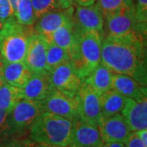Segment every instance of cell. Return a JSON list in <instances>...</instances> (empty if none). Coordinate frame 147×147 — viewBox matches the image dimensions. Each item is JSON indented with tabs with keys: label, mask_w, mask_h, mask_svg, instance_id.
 I'll return each mask as SVG.
<instances>
[{
	"label": "cell",
	"mask_w": 147,
	"mask_h": 147,
	"mask_svg": "<svg viewBox=\"0 0 147 147\" xmlns=\"http://www.w3.org/2000/svg\"><path fill=\"white\" fill-rule=\"evenodd\" d=\"M100 62L114 73L130 76L142 86H147V51L140 34L104 37Z\"/></svg>",
	"instance_id": "6da1fadb"
},
{
	"label": "cell",
	"mask_w": 147,
	"mask_h": 147,
	"mask_svg": "<svg viewBox=\"0 0 147 147\" xmlns=\"http://www.w3.org/2000/svg\"><path fill=\"white\" fill-rule=\"evenodd\" d=\"M75 42L69 61L84 79L92 73L100 63L103 33L96 30H85L74 27Z\"/></svg>",
	"instance_id": "7a4b0ae2"
},
{
	"label": "cell",
	"mask_w": 147,
	"mask_h": 147,
	"mask_svg": "<svg viewBox=\"0 0 147 147\" xmlns=\"http://www.w3.org/2000/svg\"><path fill=\"white\" fill-rule=\"evenodd\" d=\"M74 123L64 117L42 111L30 127V139L46 146H67L72 143Z\"/></svg>",
	"instance_id": "3957f363"
},
{
	"label": "cell",
	"mask_w": 147,
	"mask_h": 147,
	"mask_svg": "<svg viewBox=\"0 0 147 147\" xmlns=\"http://www.w3.org/2000/svg\"><path fill=\"white\" fill-rule=\"evenodd\" d=\"M33 27L18 23L15 17L4 21L0 38V54L8 62H25L28 38Z\"/></svg>",
	"instance_id": "277c9868"
},
{
	"label": "cell",
	"mask_w": 147,
	"mask_h": 147,
	"mask_svg": "<svg viewBox=\"0 0 147 147\" xmlns=\"http://www.w3.org/2000/svg\"><path fill=\"white\" fill-rule=\"evenodd\" d=\"M42 111L41 100L21 99L8 115V128L11 138L26 134Z\"/></svg>",
	"instance_id": "5b68a950"
},
{
	"label": "cell",
	"mask_w": 147,
	"mask_h": 147,
	"mask_svg": "<svg viewBox=\"0 0 147 147\" xmlns=\"http://www.w3.org/2000/svg\"><path fill=\"white\" fill-rule=\"evenodd\" d=\"M42 110L68 119L73 122L79 119V101L77 95L70 96L53 89L45 98L41 100Z\"/></svg>",
	"instance_id": "8992f818"
},
{
	"label": "cell",
	"mask_w": 147,
	"mask_h": 147,
	"mask_svg": "<svg viewBox=\"0 0 147 147\" xmlns=\"http://www.w3.org/2000/svg\"><path fill=\"white\" fill-rule=\"evenodd\" d=\"M107 35L114 37L138 34L135 4L117 11L105 19Z\"/></svg>",
	"instance_id": "52a82bcc"
},
{
	"label": "cell",
	"mask_w": 147,
	"mask_h": 147,
	"mask_svg": "<svg viewBox=\"0 0 147 147\" xmlns=\"http://www.w3.org/2000/svg\"><path fill=\"white\" fill-rule=\"evenodd\" d=\"M50 80L53 89L60 91L70 96H76L84 82L73 64L69 60L50 72Z\"/></svg>",
	"instance_id": "ba28073f"
},
{
	"label": "cell",
	"mask_w": 147,
	"mask_h": 147,
	"mask_svg": "<svg viewBox=\"0 0 147 147\" xmlns=\"http://www.w3.org/2000/svg\"><path fill=\"white\" fill-rule=\"evenodd\" d=\"M77 98L79 119L98 127L101 119L100 95L84 81L77 93Z\"/></svg>",
	"instance_id": "9c48e42d"
},
{
	"label": "cell",
	"mask_w": 147,
	"mask_h": 147,
	"mask_svg": "<svg viewBox=\"0 0 147 147\" xmlns=\"http://www.w3.org/2000/svg\"><path fill=\"white\" fill-rule=\"evenodd\" d=\"M121 113L131 131L147 129V86H142L136 97L127 98Z\"/></svg>",
	"instance_id": "30bf717a"
},
{
	"label": "cell",
	"mask_w": 147,
	"mask_h": 147,
	"mask_svg": "<svg viewBox=\"0 0 147 147\" xmlns=\"http://www.w3.org/2000/svg\"><path fill=\"white\" fill-rule=\"evenodd\" d=\"M47 45V39L33 29L28 38V50L25 61L31 73L47 72L46 69Z\"/></svg>",
	"instance_id": "8fae6325"
},
{
	"label": "cell",
	"mask_w": 147,
	"mask_h": 147,
	"mask_svg": "<svg viewBox=\"0 0 147 147\" xmlns=\"http://www.w3.org/2000/svg\"><path fill=\"white\" fill-rule=\"evenodd\" d=\"M74 9L70 7L66 9L61 8L45 13L36 21L34 30L47 39V42H52V35L59 27L66 21L72 19Z\"/></svg>",
	"instance_id": "7c38bea8"
},
{
	"label": "cell",
	"mask_w": 147,
	"mask_h": 147,
	"mask_svg": "<svg viewBox=\"0 0 147 147\" xmlns=\"http://www.w3.org/2000/svg\"><path fill=\"white\" fill-rule=\"evenodd\" d=\"M98 128L104 142H124L131 131L124 117L120 114L101 119Z\"/></svg>",
	"instance_id": "4fadbf2b"
},
{
	"label": "cell",
	"mask_w": 147,
	"mask_h": 147,
	"mask_svg": "<svg viewBox=\"0 0 147 147\" xmlns=\"http://www.w3.org/2000/svg\"><path fill=\"white\" fill-rule=\"evenodd\" d=\"M73 20L75 28L103 33L105 20L96 4L77 6Z\"/></svg>",
	"instance_id": "5bb4252c"
},
{
	"label": "cell",
	"mask_w": 147,
	"mask_h": 147,
	"mask_svg": "<svg viewBox=\"0 0 147 147\" xmlns=\"http://www.w3.org/2000/svg\"><path fill=\"white\" fill-rule=\"evenodd\" d=\"M72 144L77 147H101L103 142L97 126L78 119L74 122Z\"/></svg>",
	"instance_id": "9a60e30c"
},
{
	"label": "cell",
	"mask_w": 147,
	"mask_h": 147,
	"mask_svg": "<svg viewBox=\"0 0 147 147\" xmlns=\"http://www.w3.org/2000/svg\"><path fill=\"white\" fill-rule=\"evenodd\" d=\"M53 89L49 72L32 73L30 78L21 88L22 99L41 100Z\"/></svg>",
	"instance_id": "2e32d148"
},
{
	"label": "cell",
	"mask_w": 147,
	"mask_h": 147,
	"mask_svg": "<svg viewBox=\"0 0 147 147\" xmlns=\"http://www.w3.org/2000/svg\"><path fill=\"white\" fill-rule=\"evenodd\" d=\"M2 74L4 82L20 88L24 87L32 74L26 62H8L3 58Z\"/></svg>",
	"instance_id": "e0dca14e"
},
{
	"label": "cell",
	"mask_w": 147,
	"mask_h": 147,
	"mask_svg": "<svg viewBox=\"0 0 147 147\" xmlns=\"http://www.w3.org/2000/svg\"><path fill=\"white\" fill-rule=\"evenodd\" d=\"M113 74L114 72L110 68L100 62L84 81L89 84L98 94L101 95L111 89Z\"/></svg>",
	"instance_id": "ac0fdd59"
},
{
	"label": "cell",
	"mask_w": 147,
	"mask_h": 147,
	"mask_svg": "<svg viewBox=\"0 0 147 147\" xmlns=\"http://www.w3.org/2000/svg\"><path fill=\"white\" fill-rule=\"evenodd\" d=\"M127 98L113 89L102 93L100 95L101 119H107L122 112Z\"/></svg>",
	"instance_id": "d6986e66"
},
{
	"label": "cell",
	"mask_w": 147,
	"mask_h": 147,
	"mask_svg": "<svg viewBox=\"0 0 147 147\" xmlns=\"http://www.w3.org/2000/svg\"><path fill=\"white\" fill-rule=\"evenodd\" d=\"M141 88L142 85H140L130 76L123 74H113L111 89L119 92V94L128 98H134L138 95Z\"/></svg>",
	"instance_id": "ffe728a7"
},
{
	"label": "cell",
	"mask_w": 147,
	"mask_h": 147,
	"mask_svg": "<svg viewBox=\"0 0 147 147\" xmlns=\"http://www.w3.org/2000/svg\"><path fill=\"white\" fill-rule=\"evenodd\" d=\"M52 42L62 47L68 54L71 53L75 42V30L73 18L66 21L53 33Z\"/></svg>",
	"instance_id": "44dd1931"
},
{
	"label": "cell",
	"mask_w": 147,
	"mask_h": 147,
	"mask_svg": "<svg viewBox=\"0 0 147 147\" xmlns=\"http://www.w3.org/2000/svg\"><path fill=\"white\" fill-rule=\"evenodd\" d=\"M22 99L21 88L4 82L0 86V109L9 113Z\"/></svg>",
	"instance_id": "7402d4cb"
},
{
	"label": "cell",
	"mask_w": 147,
	"mask_h": 147,
	"mask_svg": "<svg viewBox=\"0 0 147 147\" xmlns=\"http://www.w3.org/2000/svg\"><path fill=\"white\" fill-rule=\"evenodd\" d=\"M69 60V54L65 49L57 46L53 42L48 43L46 57V69L47 72H52L58 65Z\"/></svg>",
	"instance_id": "603a6c76"
},
{
	"label": "cell",
	"mask_w": 147,
	"mask_h": 147,
	"mask_svg": "<svg viewBox=\"0 0 147 147\" xmlns=\"http://www.w3.org/2000/svg\"><path fill=\"white\" fill-rule=\"evenodd\" d=\"M14 16L18 23L23 26H32L37 21L32 0H19Z\"/></svg>",
	"instance_id": "cb8c5ba5"
},
{
	"label": "cell",
	"mask_w": 147,
	"mask_h": 147,
	"mask_svg": "<svg viewBox=\"0 0 147 147\" xmlns=\"http://www.w3.org/2000/svg\"><path fill=\"white\" fill-rule=\"evenodd\" d=\"M133 4H135V0H97L96 6L105 20L112 14Z\"/></svg>",
	"instance_id": "d4e9b609"
},
{
	"label": "cell",
	"mask_w": 147,
	"mask_h": 147,
	"mask_svg": "<svg viewBox=\"0 0 147 147\" xmlns=\"http://www.w3.org/2000/svg\"><path fill=\"white\" fill-rule=\"evenodd\" d=\"M32 5L37 20L47 12L61 8L58 0H32Z\"/></svg>",
	"instance_id": "484cf974"
},
{
	"label": "cell",
	"mask_w": 147,
	"mask_h": 147,
	"mask_svg": "<svg viewBox=\"0 0 147 147\" xmlns=\"http://www.w3.org/2000/svg\"><path fill=\"white\" fill-rule=\"evenodd\" d=\"M8 115L9 113L0 109V143L11 138L8 128Z\"/></svg>",
	"instance_id": "4316f807"
},
{
	"label": "cell",
	"mask_w": 147,
	"mask_h": 147,
	"mask_svg": "<svg viewBox=\"0 0 147 147\" xmlns=\"http://www.w3.org/2000/svg\"><path fill=\"white\" fill-rule=\"evenodd\" d=\"M138 22L147 21V0H135Z\"/></svg>",
	"instance_id": "83f0119b"
},
{
	"label": "cell",
	"mask_w": 147,
	"mask_h": 147,
	"mask_svg": "<svg viewBox=\"0 0 147 147\" xmlns=\"http://www.w3.org/2000/svg\"><path fill=\"white\" fill-rule=\"evenodd\" d=\"M0 17L3 21L15 17L9 0H0Z\"/></svg>",
	"instance_id": "f1b7e54d"
},
{
	"label": "cell",
	"mask_w": 147,
	"mask_h": 147,
	"mask_svg": "<svg viewBox=\"0 0 147 147\" xmlns=\"http://www.w3.org/2000/svg\"><path fill=\"white\" fill-rule=\"evenodd\" d=\"M124 144L126 147H146L137 131H131Z\"/></svg>",
	"instance_id": "f546056e"
},
{
	"label": "cell",
	"mask_w": 147,
	"mask_h": 147,
	"mask_svg": "<svg viewBox=\"0 0 147 147\" xmlns=\"http://www.w3.org/2000/svg\"><path fill=\"white\" fill-rule=\"evenodd\" d=\"M11 147H38V143L28 138H11Z\"/></svg>",
	"instance_id": "4dcf8cb0"
},
{
	"label": "cell",
	"mask_w": 147,
	"mask_h": 147,
	"mask_svg": "<svg viewBox=\"0 0 147 147\" xmlns=\"http://www.w3.org/2000/svg\"><path fill=\"white\" fill-rule=\"evenodd\" d=\"M137 29L141 37L142 43L147 51V21L138 22Z\"/></svg>",
	"instance_id": "1f68e13d"
},
{
	"label": "cell",
	"mask_w": 147,
	"mask_h": 147,
	"mask_svg": "<svg viewBox=\"0 0 147 147\" xmlns=\"http://www.w3.org/2000/svg\"><path fill=\"white\" fill-rule=\"evenodd\" d=\"M60 7L62 9H66L72 7L74 3V0H58Z\"/></svg>",
	"instance_id": "d6a6232c"
},
{
	"label": "cell",
	"mask_w": 147,
	"mask_h": 147,
	"mask_svg": "<svg viewBox=\"0 0 147 147\" xmlns=\"http://www.w3.org/2000/svg\"><path fill=\"white\" fill-rule=\"evenodd\" d=\"M101 147H126L124 142H105Z\"/></svg>",
	"instance_id": "836d02e7"
},
{
	"label": "cell",
	"mask_w": 147,
	"mask_h": 147,
	"mask_svg": "<svg viewBox=\"0 0 147 147\" xmlns=\"http://www.w3.org/2000/svg\"><path fill=\"white\" fill-rule=\"evenodd\" d=\"M96 0H74V3L79 6H90L94 4Z\"/></svg>",
	"instance_id": "e575fe53"
},
{
	"label": "cell",
	"mask_w": 147,
	"mask_h": 147,
	"mask_svg": "<svg viewBox=\"0 0 147 147\" xmlns=\"http://www.w3.org/2000/svg\"><path fill=\"white\" fill-rule=\"evenodd\" d=\"M137 134L139 135V137L142 138V140L144 142V144L146 145L147 147V129L146 130H140V131H137Z\"/></svg>",
	"instance_id": "d590c367"
},
{
	"label": "cell",
	"mask_w": 147,
	"mask_h": 147,
	"mask_svg": "<svg viewBox=\"0 0 147 147\" xmlns=\"http://www.w3.org/2000/svg\"><path fill=\"white\" fill-rule=\"evenodd\" d=\"M38 147H77L72 143L67 146H46V145H41V144H38Z\"/></svg>",
	"instance_id": "8d00e7d4"
},
{
	"label": "cell",
	"mask_w": 147,
	"mask_h": 147,
	"mask_svg": "<svg viewBox=\"0 0 147 147\" xmlns=\"http://www.w3.org/2000/svg\"><path fill=\"white\" fill-rule=\"evenodd\" d=\"M0 147H11V138L1 142L0 143Z\"/></svg>",
	"instance_id": "74e56055"
},
{
	"label": "cell",
	"mask_w": 147,
	"mask_h": 147,
	"mask_svg": "<svg viewBox=\"0 0 147 147\" xmlns=\"http://www.w3.org/2000/svg\"><path fill=\"white\" fill-rule=\"evenodd\" d=\"M18 1H19V0H9L11 6V7H12V10H13V12H14V13H15V11H16V7H17Z\"/></svg>",
	"instance_id": "f35d334b"
},
{
	"label": "cell",
	"mask_w": 147,
	"mask_h": 147,
	"mask_svg": "<svg viewBox=\"0 0 147 147\" xmlns=\"http://www.w3.org/2000/svg\"><path fill=\"white\" fill-rule=\"evenodd\" d=\"M4 83V80L3 78V74H2V57H0V86Z\"/></svg>",
	"instance_id": "ab89813d"
},
{
	"label": "cell",
	"mask_w": 147,
	"mask_h": 147,
	"mask_svg": "<svg viewBox=\"0 0 147 147\" xmlns=\"http://www.w3.org/2000/svg\"><path fill=\"white\" fill-rule=\"evenodd\" d=\"M3 26H4V21L0 17V38H1V34L3 30Z\"/></svg>",
	"instance_id": "60d3db41"
}]
</instances>
